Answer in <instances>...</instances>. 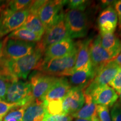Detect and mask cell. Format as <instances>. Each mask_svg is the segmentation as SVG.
Listing matches in <instances>:
<instances>
[{"label": "cell", "mask_w": 121, "mask_h": 121, "mask_svg": "<svg viewBox=\"0 0 121 121\" xmlns=\"http://www.w3.org/2000/svg\"><path fill=\"white\" fill-rule=\"evenodd\" d=\"M4 56H3V40L0 39V66L2 65Z\"/></svg>", "instance_id": "35"}, {"label": "cell", "mask_w": 121, "mask_h": 121, "mask_svg": "<svg viewBox=\"0 0 121 121\" xmlns=\"http://www.w3.org/2000/svg\"></svg>", "instance_id": "43"}, {"label": "cell", "mask_w": 121, "mask_h": 121, "mask_svg": "<svg viewBox=\"0 0 121 121\" xmlns=\"http://www.w3.org/2000/svg\"><path fill=\"white\" fill-rule=\"evenodd\" d=\"M113 59L111 54L101 45L100 34L92 39L90 45V60L95 76Z\"/></svg>", "instance_id": "8"}, {"label": "cell", "mask_w": 121, "mask_h": 121, "mask_svg": "<svg viewBox=\"0 0 121 121\" xmlns=\"http://www.w3.org/2000/svg\"><path fill=\"white\" fill-rule=\"evenodd\" d=\"M65 19L69 38H80L86 35L89 22L84 11L69 10L65 13Z\"/></svg>", "instance_id": "3"}, {"label": "cell", "mask_w": 121, "mask_h": 121, "mask_svg": "<svg viewBox=\"0 0 121 121\" xmlns=\"http://www.w3.org/2000/svg\"><path fill=\"white\" fill-rule=\"evenodd\" d=\"M44 50L37 43L34 51L22 58L13 60L3 59L1 66L4 67L19 80H26L33 69H35L43 57Z\"/></svg>", "instance_id": "1"}, {"label": "cell", "mask_w": 121, "mask_h": 121, "mask_svg": "<svg viewBox=\"0 0 121 121\" xmlns=\"http://www.w3.org/2000/svg\"><path fill=\"white\" fill-rule=\"evenodd\" d=\"M91 40V39L87 38L78 42V43L76 44L78 48V52L73 73L78 69H81L90 63V45Z\"/></svg>", "instance_id": "19"}, {"label": "cell", "mask_w": 121, "mask_h": 121, "mask_svg": "<svg viewBox=\"0 0 121 121\" xmlns=\"http://www.w3.org/2000/svg\"><path fill=\"white\" fill-rule=\"evenodd\" d=\"M84 89L80 87H72L62 99L64 113L72 115L82 108L85 103Z\"/></svg>", "instance_id": "12"}, {"label": "cell", "mask_w": 121, "mask_h": 121, "mask_svg": "<svg viewBox=\"0 0 121 121\" xmlns=\"http://www.w3.org/2000/svg\"><path fill=\"white\" fill-rule=\"evenodd\" d=\"M7 1H0V14H1V12L4 10L6 7Z\"/></svg>", "instance_id": "37"}, {"label": "cell", "mask_w": 121, "mask_h": 121, "mask_svg": "<svg viewBox=\"0 0 121 121\" xmlns=\"http://www.w3.org/2000/svg\"><path fill=\"white\" fill-rule=\"evenodd\" d=\"M93 101L96 105L111 107L117 102L118 95L117 92L108 85L98 87L90 95Z\"/></svg>", "instance_id": "15"}, {"label": "cell", "mask_w": 121, "mask_h": 121, "mask_svg": "<svg viewBox=\"0 0 121 121\" xmlns=\"http://www.w3.org/2000/svg\"><path fill=\"white\" fill-rule=\"evenodd\" d=\"M109 84L110 87L114 89L117 93L120 91L121 90V67H119L117 73Z\"/></svg>", "instance_id": "33"}, {"label": "cell", "mask_w": 121, "mask_h": 121, "mask_svg": "<svg viewBox=\"0 0 121 121\" xmlns=\"http://www.w3.org/2000/svg\"><path fill=\"white\" fill-rule=\"evenodd\" d=\"M29 14V9L13 11L4 9L0 14V39L20 28Z\"/></svg>", "instance_id": "4"}, {"label": "cell", "mask_w": 121, "mask_h": 121, "mask_svg": "<svg viewBox=\"0 0 121 121\" xmlns=\"http://www.w3.org/2000/svg\"><path fill=\"white\" fill-rule=\"evenodd\" d=\"M33 1L29 0H14L7 1L6 8L13 11H20L29 9Z\"/></svg>", "instance_id": "27"}, {"label": "cell", "mask_w": 121, "mask_h": 121, "mask_svg": "<svg viewBox=\"0 0 121 121\" xmlns=\"http://www.w3.org/2000/svg\"><path fill=\"white\" fill-rule=\"evenodd\" d=\"M73 117L71 114L62 113L58 115H50L45 113L43 121H72Z\"/></svg>", "instance_id": "28"}, {"label": "cell", "mask_w": 121, "mask_h": 121, "mask_svg": "<svg viewBox=\"0 0 121 121\" xmlns=\"http://www.w3.org/2000/svg\"><path fill=\"white\" fill-rule=\"evenodd\" d=\"M68 7L69 10H78L80 11H84L87 6L88 2L84 0H71L67 1Z\"/></svg>", "instance_id": "30"}, {"label": "cell", "mask_w": 121, "mask_h": 121, "mask_svg": "<svg viewBox=\"0 0 121 121\" xmlns=\"http://www.w3.org/2000/svg\"><path fill=\"white\" fill-rule=\"evenodd\" d=\"M17 107H22V106H20L19 104H17L7 103L5 101H0V121H2L4 116L10 110Z\"/></svg>", "instance_id": "31"}, {"label": "cell", "mask_w": 121, "mask_h": 121, "mask_svg": "<svg viewBox=\"0 0 121 121\" xmlns=\"http://www.w3.org/2000/svg\"><path fill=\"white\" fill-rule=\"evenodd\" d=\"M7 37L31 43H37L42 38L32 31L23 28H19L15 30L9 34Z\"/></svg>", "instance_id": "24"}, {"label": "cell", "mask_w": 121, "mask_h": 121, "mask_svg": "<svg viewBox=\"0 0 121 121\" xmlns=\"http://www.w3.org/2000/svg\"><path fill=\"white\" fill-rule=\"evenodd\" d=\"M27 105L12 109L4 116L1 121H22V117Z\"/></svg>", "instance_id": "26"}, {"label": "cell", "mask_w": 121, "mask_h": 121, "mask_svg": "<svg viewBox=\"0 0 121 121\" xmlns=\"http://www.w3.org/2000/svg\"><path fill=\"white\" fill-rule=\"evenodd\" d=\"M84 96L85 103L82 108L78 112L72 114L71 116L75 118L91 120L93 117L97 116L96 109L98 105L94 103L90 95L84 94Z\"/></svg>", "instance_id": "21"}, {"label": "cell", "mask_w": 121, "mask_h": 121, "mask_svg": "<svg viewBox=\"0 0 121 121\" xmlns=\"http://www.w3.org/2000/svg\"><path fill=\"white\" fill-rule=\"evenodd\" d=\"M75 121H91L90 119H79L76 118Z\"/></svg>", "instance_id": "38"}, {"label": "cell", "mask_w": 121, "mask_h": 121, "mask_svg": "<svg viewBox=\"0 0 121 121\" xmlns=\"http://www.w3.org/2000/svg\"><path fill=\"white\" fill-rule=\"evenodd\" d=\"M101 45L104 49L114 58L121 52V41L116 34L113 33L100 34Z\"/></svg>", "instance_id": "20"}, {"label": "cell", "mask_w": 121, "mask_h": 121, "mask_svg": "<svg viewBox=\"0 0 121 121\" xmlns=\"http://www.w3.org/2000/svg\"><path fill=\"white\" fill-rule=\"evenodd\" d=\"M37 43H31L6 37L3 40V56L5 60L22 58L31 53Z\"/></svg>", "instance_id": "7"}, {"label": "cell", "mask_w": 121, "mask_h": 121, "mask_svg": "<svg viewBox=\"0 0 121 121\" xmlns=\"http://www.w3.org/2000/svg\"><path fill=\"white\" fill-rule=\"evenodd\" d=\"M96 113L100 121H112L108 107L98 105Z\"/></svg>", "instance_id": "29"}, {"label": "cell", "mask_w": 121, "mask_h": 121, "mask_svg": "<svg viewBox=\"0 0 121 121\" xmlns=\"http://www.w3.org/2000/svg\"><path fill=\"white\" fill-rule=\"evenodd\" d=\"M118 65L119 67H121V52L118 55L112 60Z\"/></svg>", "instance_id": "36"}, {"label": "cell", "mask_w": 121, "mask_h": 121, "mask_svg": "<svg viewBox=\"0 0 121 121\" xmlns=\"http://www.w3.org/2000/svg\"><path fill=\"white\" fill-rule=\"evenodd\" d=\"M16 80L19 79L4 67L0 66V101H5L7 89L12 82Z\"/></svg>", "instance_id": "23"}, {"label": "cell", "mask_w": 121, "mask_h": 121, "mask_svg": "<svg viewBox=\"0 0 121 121\" xmlns=\"http://www.w3.org/2000/svg\"><path fill=\"white\" fill-rule=\"evenodd\" d=\"M98 24L100 34L114 32L118 24V17L113 6L106 7L100 13Z\"/></svg>", "instance_id": "14"}, {"label": "cell", "mask_w": 121, "mask_h": 121, "mask_svg": "<svg viewBox=\"0 0 121 121\" xmlns=\"http://www.w3.org/2000/svg\"><path fill=\"white\" fill-rule=\"evenodd\" d=\"M118 29L119 32H120V34L121 35V25H118Z\"/></svg>", "instance_id": "40"}, {"label": "cell", "mask_w": 121, "mask_h": 121, "mask_svg": "<svg viewBox=\"0 0 121 121\" xmlns=\"http://www.w3.org/2000/svg\"><path fill=\"white\" fill-rule=\"evenodd\" d=\"M120 102H121V100H120Z\"/></svg>", "instance_id": "42"}, {"label": "cell", "mask_w": 121, "mask_h": 121, "mask_svg": "<svg viewBox=\"0 0 121 121\" xmlns=\"http://www.w3.org/2000/svg\"><path fill=\"white\" fill-rule=\"evenodd\" d=\"M45 106V113L50 115H58L64 113L62 107V99L45 102L43 101Z\"/></svg>", "instance_id": "25"}, {"label": "cell", "mask_w": 121, "mask_h": 121, "mask_svg": "<svg viewBox=\"0 0 121 121\" xmlns=\"http://www.w3.org/2000/svg\"><path fill=\"white\" fill-rule=\"evenodd\" d=\"M20 28L30 30L42 37L45 31L44 26L39 19L38 15L32 13H29L25 22Z\"/></svg>", "instance_id": "22"}, {"label": "cell", "mask_w": 121, "mask_h": 121, "mask_svg": "<svg viewBox=\"0 0 121 121\" xmlns=\"http://www.w3.org/2000/svg\"><path fill=\"white\" fill-rule=\"evenodd\" d=\"M31 85L29 81L16 80L9 87L6 96L5 102L24 106L32 102Z\"/></svg>", "instance_id": "5"}, {"label": "cell", "mask_w": 121, "mask_h": 121, "mask_svg": "<svg viewBox=\"0 0 121 121\" xmlns=\"http://www.w3.org/2000/svg\"><path fill=\"white\" fill-rule=\"evenodd\" d=\"M75 46L76 44L69 38L63 39L47 48L42 60L47 61L53 58L66 56L73 51Z\"/></svg>", "instance_id": "13"}, {"label": "cell", "mask_w": 121, "mask_h": 121, "mask_svg": "<svg viewBox=\"0 0 121 121\" xmlns=\"http://www.w3.org/2000/svg\"><path fill=\"white\" fill-rule=\"evenodd\" d=\"M58 78L49 76L38 71L30 74L29 82L34 99H42Z\"/></svg>", "instance_id": "9"}, {"label": "cell", "mask_w": 121, "mask_h": 121, "mask_svg": "<svg viewBox=\"0 0 121 121\" xmlns=\"http://www.w3.org/2000/svg\"><path fill=\"white\" fill-rule=\"evenodd\" d=\"M67 1H45L38 11V16L45 30L54 25L64 14L63 6Z\"/></svg>", "instance_id": "6"}, {"label": "cell", "mask_w": 121, "mask_h": 121, "mask_svg": "<svg viewBox=\"0 0 121 121\" xmlns=\"http://www.w3.org/2000/svg\"><path fill=\"white\" fill-rule=\"evenodd\" d=\"M71 88L69 80L66 77L58 78L41 100L49 102L54 100L62 99Z\"/></svg>", "instance_id": "16"}, {"label": "cell", "mask_w": 121, "mask_h": 121, "mask_svg": "<svg viewBox=\"0 0 121 121\" xmlns=\"http://www.w3.org/2000/svg\"><path fill=\"white\" fill-rule=\"evenodd\" d=\"M119 67L113 60L109 62L84 89V94L91 95L95 89L108 85L114 78Z\"/></svg>", "instance_id": "11"}, {"label": "cell", "mask_w": 121, "mask_h": 121, "mask_svg": "<svg viewBox=\"0 0 121 121\" xmlns=\"http://www.w3.org/2000/svg\"><path fill=\"white\" fill-rule=\"evenodd\" d=\"M112 121H121V103L118 101L112 106L110 111Z\"/></svg>", "instance_id": "32"}, {"label": "cell", "mask_w": 121, "mask_h": 121, "mask_svg": "<svg viewBox=\"0 0 121 121\" xmlns=\"http://www.w3.org/2000/svg\"><path fill=\"white\" fill-rule=\"evenodd\" d=\"M95 78L91 62L78 69L71 76L69 83L72 87H78L84 89Z\"/></svg>", "instance_id": "17"}, {"label": "cell", "mask_w": 121, "mask_h": 121, "mask_svg": "<svg viewBox=\"0 0 121 121\" xmlns=\"http://www.w3.org/2000/svg\"><path fill=\"white\" fill-rule=\"evenodd\" d=\"M45 114L43 100L34 99L27 105L24 111L22 121H43Z\"/></svg>", "instance_id": "18"}, {"label": "cell", "mask_w": 121, "mask_h": 121, "mask_svg": "<svg viewBox=\"0 0 121 121\" xmlns=\"http://www.w3.org/2000/svg\"><path fill=\"white\" fill-rule=\"evenodd\" d=\"M118 96H119L120 97V100H121V90L119 92V93H118Z\"/></svg>", "instance_id": "41"}, {"label": "cell", "mask_w": 121, "mask_h": 121, "mask_svg": "<svg viewBox=\"0 0 121 121\" xmlns=\"http://www.w3.org/2000/svg\"><path fill=\"white\" fill-rule=\"evenodd\" d=\"M91 121H100V120L98 118V116H95V117H93V118L91 119Z\"/></svg>", "instance_id": "39"}, {"label": "cell", "mask_w": 121, "mask_h": 121, "mask_svg": "<svg viewBox=\"0 0 121 121\" xmlns=\"http://www.w3.org/2000/svg\"><path fill=\"white\" fill-rule=\"evenodd\" d=\"M77 52L78 48L76 45L73 51L66 56L47 61H43L42 59L35 70L57 78L71 76L73 73Z\"/></svg>", "instance_id": "2"}, {"label": "cell", "mask_w": 121, "mask_h": 121, "mask_svg": "<svg viewBox=\"0 0 121 121\" xmlns=\"http://www.w3.org/2000/svg\"><path fill=\"white\" fill-rule=\"evenodd\" d=\"M67 38L69 37L65 22L64 13L56 23L45 30L41 40L38 43L45 51L49 46Z\"/></svg>", "instance_id": "10"}, {"label": "cell", "mask_w": 121, "mask_h": 121, "mask_svg": "<svg viewBox=\"0 0 121 121\" xmlns=\"http://www.w3.org/2000/svg\"><path fill=\"white\" fill-rule=\"evenodd\" d=\"M114 4V8L117 14L118 22V25H121V0L115 1Z\"/></svg>", "instance_id": "34"}]
</instances>
